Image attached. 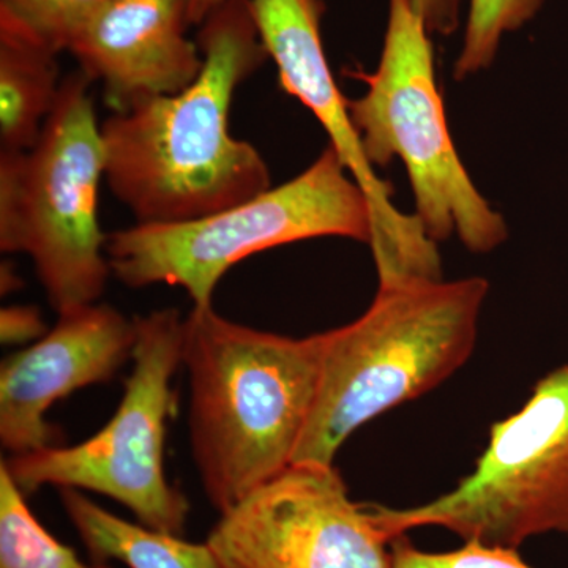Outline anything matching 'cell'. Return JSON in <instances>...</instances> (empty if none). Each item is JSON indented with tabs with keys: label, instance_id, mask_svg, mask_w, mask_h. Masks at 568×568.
Segmentation results:
<instances>
[{
	"label": "cell",
	"instance_id": "10",
	"mask_svg": "<svg viewBox=\"0 0 568 568\" xmlns=\"http://www.w3.org/2000/svg\"><path fill=\"white\" fill-rule=\"evenodd\" d=\"M268 58L278 69L283 91L312 111L328 145L364 190L373 212V239L381 283L405 278H443L439 250L416 215L396 209L392 185L377 175L339 92L321 37V0H250Z\"/></svg>",
	"mask_w": 568,
	"mask_h": 568
},
{
	"label": "cell",
	"instance_id": "9",
	"mask_svg": "<svg viewBox=\"0 0 568 568\" xmlns=\"http://www.w3.org/2000/svg\"><path fill=\"white\" fill-rule=\"evenodd\" d=\"M207 545L222 568H394L392 538L334 465L293 463L222 514Z\"/></svg>",
	"mask_w": 568,
	"mask_h": 568
},
{
	"label": "cell",
	"instance_id": "18",
	"mask_svg": "<svg viewBox=\"0 0 568 568\" xmlns=\"http://www.w3.org/2000/svg\"><path fill=\"white\" fill-rule=\"evenodd\" d=\"M392 558L394 568H534L515 548L465 541L454 551L429 552L413 545L406 534L392 540Z\"/></svg>",
	"mask_w": 568,
	"mask_h": 568
},
{
	"label": "cell",
	"instance_id": "14",
	"mask_svg": "<svg viewBox=\"0 0 568 568\" xmlns=\"http://www.w3.org/2000/svg\"><path fill=\"white\" fill-rule=\"evenodd\" d=\"M58 52L0 29V152H21L39 141L62 81Z\"/></svg>",
	"mask_w": 568,
	"mask_h": 568
},
{
	"label": "cell",
	"instance_id": "6",
	"mask_svg": "<svg viewBox=\"0 0 568 568\" xmlns=\"http://www.w3.org/2000/svg\"><path fill=\"white\" fill-rule=\"evenodd\" d=\"M432 33L410 0H388L383 54L372 73H351L366 91L347 100L373 166L402 160L418 222L433 242L457 235L470 253H491L508 237L459 159L436 81Z\"/></svg>",
	"mask_w": 568,
	"mask_h": 568
},
{
	"label": "cell",
	"instance_id": "3",
	"mask_svg": "<svg viewBox=\"0 0 568 568\" xmlns=\"http://www.w3.org/2000/svg\"><path fill=\"white\" fill-rule=\"evenodd\" d=\"M481 276L379 284L368 310L324 332L320 384L293 463L334 465L361 426L454 376L477 345Z\"/></svg>",
	"mask_w": 568,
	"mask_h": 568
},
{
	"label": "cell",
	"instance_id": "4",
	"mask_svg": "<svg viewBox=\"0 0 568 568\" xmlns=\"http://www.w3.org/2000/svg\"><path fill=\"white\" fill-rule=\"evenodd\" d=\"M81 71L28 151L0 152V250L31 257L58 313L102 297L111 267L99 220L102 123Z\"/></svg>",
	"mask_w": 568,
	"mask_h": 568
},
{
	"label": "cell",
	"instance_id": "8",
	"mask_svg": "<svg viewBox=\"0 0 568 568\" xmlns=\"http://www.w3.org/2000/svg\"><path fill=\"white\" fill-rule=\"evenodd\" d=\"M369 507L392 540L429 526L515 549L547 534L568 537V365L541 377L521 409L491 426L473 473L452 491L422 506Z\"/></svg>",
	"mask_w": 568,
	"mask_h": 568
},
{
	"label": "cell",
	"instance_id": "15",
	"mask_svg": "<svg viewBox=\"0 0 568 568\" xmlns=\"http://www.w3.org/2000/svg\"><path fill=\"white\" fill-rule=\"evenodd\" d=\"M0 568H110L82 562L48 532L26 504L7 467L0 465Z\"/></svg>",
	"mask_w": 568,
	"mask_h": 568
},
{
	"label": "cell",
	"instance_id": "5",
	"mask_svg": "<svg viewBox=\"0 0 568 568\" xmlns=\"http://www.w3.org/2000/svg\"><path fill=\"white\" fill-rule=\"evenodd\" d=\"M321 237L372 244L368 197L332 145L290 182L212 215L140 224L108 235L111 274L125 286H181L193 306L212 305L233 265L275 246Z\"/></svg>",
	"mask_w": 568,
	"mask_h": 568
},
{
	"label": "cell",
	"instance_id": "13",
	"mask_svg": "<svg viewBox=\"0 0 568 568\" xmlns=\"http://www.w3.org/2000/svg\"><path fill=\"white\" fill-rule=\"evenodd\" d=\"M62 506L93 564L119 560L129 568H222L215 552L182 536L134 525L97 506L80 489L61 488Z\"/></svg>",
	"mask_w": 568,
	"mask_h": 568
},
{
	"label": "cell",
	"instance_id": "21",
	"mask_svg": "<svg viewBox=\"0 0 568 568\" xmlns=\"http://www.w3.org/2000/svg\"><path fill=\"white\" fill-rule=\"evenodd\" d=\"M226 0H189L190 24H204V21L219 10Z\"/></svg>",
	"mask_w": 568,
	"mask_h": 568
},
{
	"label": "cell",
	"instance_id": "22",
	"mask_svg": "<svg viewBox=\"0 0 568 568\" xmlns=\"http://www.w3.org/2000/svg\"><path fill=\"white\" fill-rule=\"evenodd\" d=\"M21 287V276L11 263H2L0 267V291L2 294H11Z\"/></svg>",
	"mask_w": 568,
	"mask_h": 568
},
{
	"label": "cell",
	"instance_id": "2",
	"mask_svg": "<svg viewBox=\"0 0 568 568\" xmlns=\"http://www.w3.org/2000/svg\"><path fill=\"white\" fill-rule=\"evenodd\" d=\"M325 334L256 331L193 306L183 328L190 437L205 496L224 514L293 465L315 403Z\"/></svg>",
	"mask_w": 568,
	"mask_h": 568
},
{
	"label": "cell",
	"instance_id": "7",
	"mask_svg": "<svg viewBox=\"0 0 568 568\" xmlns=\"http://www.w3.org/2000/svg\"><path fill=\"white\" fill-rule=\"evenodd\" d=\"M134 324L132 373L108 425L77 446L10 455L2 463L24 496L44 485L99 493L129 508L141 525L182 536L190 504L164 474V440L185 317L166 308L136 316Z\"/></svg>",
	"mask_w": 568,
	"mask_h": 568
},
{
	"label": "cell",
	"instance_id": "11",
	"mask_svg": "<svg viewBox=\"0 0 568 568\" xmlns=\"http://www.w3.org/2000/svg\"><path fill=\"white\" fill-rule=\"evenodd\" d=\"M58 315L43 338L0 366V443L11 455L51 447V406L80 388L108 383L132 358L134 317L99 302Z\"/></svg>",
	"mask_w": 568,
	"mask_h": 568
},
{
	"label": "cell",
	"instance_id": "17",
	"mask_svg": "<svg viewBox=\"0 0 568 568\" xmlns=\"http://www.w3.org/2000/svg\"><path fill=\"white\" fill-rule=\"evenodd\" d=\"M108 0H0V29L54 52L67 51L78 29Z\"/></svg>",
	"mask_w": 568,
	"mask_h": 568
},
{
	"label": "cell",
	"instance_id": "16",
	"mask_svg": "<svg viewBox=\"0 0 568 568\" xmlns=\"http://www.w3.org/2000/svg\"><path fill=\"white\" fill-rule=\"evenodd\" d=\"M541 0H467L465 36L455 80L476 77L495 62L500 41L536 14Z\"/></svg>",
	"mask_w": 568,
	"mask_h": 568
},
{
	"label": "cell",
	"instance_id": "20",
	"mask_svg": "<svg viewBox=\"0 0 568 568\" xmlns=\"http://www.w3.org/2000/svg\"><path fill=\"white\" fill-rule=\"evenodd\" d=\"M426 24L432 28H447L463 14L466 0H410Z\"/></svg>",
	"mask_w": 568,
	"mask_h": 568
},
{
	"label": "cell",
	"instance_id": "19",
	"mask_svg": "<svg viewBox=\"0 0 568 568\" xmlns=\"http://www.w3.org/2000/svg\"><path fill=\"white\" fill-rule=\"evenodd\" d=\"M47 334V324L37 306L10 305L0 312V342L3 345L36 343Z\"/></svg>",
	"mask_w": 568,
	"mask_h": 568
},
{
	"label": "cell",
	"instance_id": "12",
	"mask_svg": "<svg viewBox=\"0 0 568 568\" xmlns=\"http://www.w3.org/2000/svg\"><path fill=\"white\" fill-rule=\"evenodd\" d=\"M189 24V0H108L67 51L102 85L111 114H119L196 81L204 55L185 36Z\"/></svg>",
	"mask_w": 568,
	"mask_h": 568
},
{
	"label": "cell",
	"instance_id": "1",
	"mask_svg": "<svg viewBox=\"0 0 568 568\" xmlns=\"http://www.w3.org/2000/svg\"><path fill=\"white\" fill-rule=\"evenodd\" d=\"M204 65L185 91L102 123L104 179L136 223L212 215L271 189L267 163L230 132L239 85L268 58L250 0H226L204 21Z\"/></svg>",
	"mask_w": 568,
	"mask_h": 568
}]
</instances>
